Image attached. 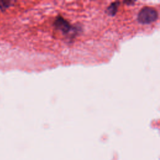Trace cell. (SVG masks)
<instances>
[{"mask_svg": "<svg viewBox=\"0 0 160 160\" xmlns=\"http://www.w3.org/2000/svg\"><path fill=\"white\" fill-rule=\"evenodd\" d=\"M12 2L10 1H0V9L2 11H4L12 5Z\"/></svg>", "mask_w": 160, "mask_h": 160, "instance_id": "cell-2", "label": "cell"}, {"mask_svg": "<svg viewBox=\"0 0 160 160\" xmlns=\"http://www.w3.org/2000/svg\"><path fill=\"white\" fill-rule=\"evenodd\" d=\"M158 18L156 10L151 7H144L140 10L138 14V21L144 24H150L155 21Z\"/></svg>", "mask_w": 160, "mask_h": 160, "instance_id": "cell-1", "label": "cell"}]
</instances>
